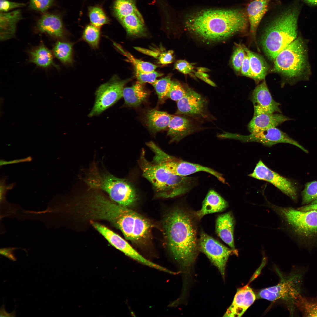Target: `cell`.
Wrapping results in <instances>:
<instances>
[{
  "label": "cell",
  "mask_w": 317,
  "mask_h": 317,
  "mask_svg": "<svg viewBox=\"0 0 317 317\" xmlns=\"http://www.w3.org/2000/svg\"><path fill=\"white\" fill-rule=\"evenodd\" d=\"M174 68L183 74H187L193 71L194 67L192 64L186 60H180L175 63Z\"/></svg>",
  "instance_id": "cell-43"
},
{
  "label": "cell",
  "mask_w": 317,
  "mask_h": 317,
  "mask_svg": "<svg viewBox=\"0 0 317 317\" xmlns=\"http://www.w3.org/2000/svg\"><path fill=\"white\" fill-rule=\"evenodd\" d=\"M242 45L249 59L252 79L256 82L264 80L268 69L266 61L261 57L251 51L245 45Z\"/></svg>",
  "instance_id": "cell-30"
},
{
  "label": "cell",
  "mask_w": 317,
  "mask_h": 317,
  "mask_svg": "<svg viewBox=\"0 0 317 317\" xmlns=\"http://www.w3.org/2000/svg\"><path fill=\"white\" fill-rule=\"evenodd\" d=\"M249 176L269 182L292 199H296V190L292 182L271 170L261 160L256 164L253 172Z\"/></svg>",
  "instance_id": "cell-17"
},
{
  "label": "cell",
  "mask_w": 317,
  "mask_h": 317,
  "mask_svg": "<svg viewBox=\"0 0 317 317\" xmlns=\"http://www.w3.org/2000/svg\"><path fill=\"white\" fill-rule=\"evenodd\" d=\"M4 181H1L0 186V203H3L5 202V195L7 190L11 189L13 186L12 184L6 185Z\"/></svg>",
  "instance_id": "cell-47"
},
{
  "label": "cell",
  "mask_w": 317,
  "mask_h": 317,
  "mask_svg": "<svg viewBox=\"0 0 317 317\" xmlns=\"http://www.w3.org/2000/svg\"><path fill=\"white\" fill-rule=\"evenodd\" d=\"M173 53L172 50L163 52L158 60L159 63L163 65L172 63L174 59Z\"/></svg>",
  "instance_id": "cell-44"
},
{
  "label": "cell",
  "mask_w": 317,
  "mask_h": 317,
  "mask_svg": "<svg viewBox=\"0 0 317 317\" xmlns=\"http://www.w3.org/2000/svg\"><path fill=\"white\" fill-rule=\"evenodd\" d=\"M299 210L303 211H307L312 210H317V202L314 203L313 204L308 205L305 206L301 207Z\"/></svg>",
  "instance_id": "cell-50"
},
{
  "label": "cell",
  "mask_w": 317,
  "mask_h": 317,
  "mask_svg": "<svg viewBox=\"0 0 317 317\" xmlns=\"http://www.w3.org/2000/svg\"><path fill=\"white\" fill-rule=\"evenodd\" d=\"M186 90L187 88H184L180 83L172 81L166 97L177 101L184 97L186 93Z\"/></svg>",
  "instance_id": "cell-39"
},
{
  "label": "cell",
  "mask_w": 317,
  "mask_h": 317,
  "mask_svg": "<svg viewBox=\"0 0 317 317\" xmlns=\"http://www.w3.org/2000/svg\"><path fill=\"white\" fill-rule=\"evenodd\" d=\"M93 225L116 248L133 259L147 266L162 271L165 268L146 259L139 253L126 240L105 226L94 222Z\"/></svg>",
  "instance_id": "cell-16"
},
{
  "label": "cell",
  "mask_w": 317,
  "mask_h": 317,
  "mask_svg": "<svg viewBox=\"0 0 317 317\" xmlns=\"http://www.w3.org/2000/svg\"><path fill=\"white\" fill-rule=\"evenodd\" d=\"M236 45V47L232 57L231 62L234 70L239 72L241 70L242 63L246 54L242 45Z\"/></svg>",
  "instance_id": "cell-38"
},
{
  "label": "cell",
  "mask_w": 317,
  "mask_h": 317,
  "mask_svg": "<svg viewBox=\"0 0 317 317\" xmlns=\"http://www.w3.org/2000/svg\"><path fill=\"white\" fill-rule=\"evenodd\" d=\"M29 7L35 11L44 13L52 5L54 0H29Z\"/></svg>",
  "instance_id": "cell-41"
},
{
  "label": "cell",
  "mask_w": 317,
  "mask_h": 317,
  "mask_svg": "<svg viewBox=\"0 0 317 317\" xmlns=\"http://www.w3.org/2000/svg\"><path fill=\"white\" fill-rule=\"evenodd\" d=\"M247 16L237 9H207L189 16L185 24L187 29L202 41H223L244 30Z\"/></svg>",
  "instance_id": "cell-2"
},
{
  "label": "cell",
  "mask_w": 317,
  "mask_h": 317,
  "mask_svg": "<svg viewBox=\"0 0 317 317\" xmlns=\"http://www.w3.org/2000/svg\"><path fill=\"white\" fill-rule=\"evenodd\" d=\"M171 77L168 75L164 78L156 80L152 85L154 88L159 100L162 101L166 97L171 82Z\"/></svg>",
  "instance_id": "cell-35"
},
{
  "label": "cell",
  "mask_w": 317,
  "mask_h": 317,
  "mask_svg": "<svg viewBox=\"0 0 317 317\" xmlns=\"http://www.w3.org/2000/svg\"><path fill=\"white\" fill-rule=\"evenodd\" d=\"M148 95L143 84L138 81L131 87H124L123 91L124 104L129 107L139 106L145 100Z\"/></svg>",
  "instance_id": "cell-29"
},
{
  "label": "cell",
  "mask_w": 317,
  "mask_h": 317,
  "mask_svg": "<svg viewBox=\"0 0 317 317\" xmlns=\"http://www.w3.org/2000/svg\"><path fill=\"white\" fill-rule=\"evenodd\" d=\"M163 74L155 70L141 72L136 70V76L138 81L142 84L149 83L152 84L156 80L158 77L163 76Z\"/></svg>",
  "instance_id": "cell-40"
},
{
  "label": "cell",
  "mask_w": 317,
  "mask_h": 317,
  "mask_svg": "<svg viewBox=\"0 0 317 317\" xmlns=\"http://www.w3.org/2000/svg\"><path fill=\"white\" fill-rule=\"evenodd\" d=\"M173 116L155 109H149L146 114V124L150 131L156 133L168 128Z\"/></svg>",
  "instance_id": "cell-28"
},
{
  "label": "cell",
  "mask_w": 317,
  "mask_h": 317,
  "mask_svg": "<svg viewBox=\"0 0 317 317\" xmlns=\"http://www.w3.org/2000/svg\"><path fill=\"white\" fill-rule=\"evenodd\" d=\"M251 99L254 107V116L281 112L280 104L273 98L265 80L254 90Z\"/></svg>",
  "instance_id": "cell-18"
},
{
  "label": "cell",
  "mask_w": 317,
  "mask_h": 317,
  "mask_svg": "<svg viewBox=\"0 0 317 317\" xmlns=\"http://www.w3.org/2000/svg\"><path fill=\"white\" fill-rule=\"evenodd\" d=\"M18 248L12 247H7L1 248L0 250V254L6 257L11 261H15L16 260V259L14 255V252L15 250Z\"/></svg>",
  "instance_id": "cell-46"
},
{
  "label": "cell",
  "mask_w": 317,
  "mask_h": 317,
  "mask_svg": "<svg viewBox=\"0 0 317 317\" xmlns=\"http://www.w3.org/2000/svg\"><path fill=\"white\" fill-rule=\"evenodd\" d=\"M177 115L194 119H208L206 100L193 90L187 88L185 95L177 101Z\"/></svg>",
  "instance_id": "cell-15"
},
{
  "label": "cell",
  "mask_w": 317,
  "mask_h": 317,
  "mask_svg": "<svg viewBox=\"0 0 317 317\" xmlns=\"http://www.w3.org/2000/svg\"><path fill=\"white\" fill-rule=\"evenodd\" d=\"M143 176L151 184L155 197L170 198L183 195L197 185L195 177L172 174L146 158L144 149L138 160Z\"/></svg>",
  "instance_id": "cell-4"
},
{
  "label": "cell",
  "mask_w": 317,
  "mask_h": 317,
  "mask_svg": "<svg viewBox=\"0 0 317 317\" xmlns=\"http://www.w3.org/2000/svg\"><path fill=\"white\" fill-rule=\"evenodd\" d=\"M195 75L198 78H199L200 79L206 82L208 84L213 87H216V86L215 83L212 80H210V79H209L208 77H203L200 76L195 73Z\"/></svg>",
  "instance_id": "cell-51"
},
{
  "label": "cell",
  "mask_w": 317,
  "mask_h": 317,
  "mask_svg": "<svg viewBox=\"0 0 317 317\" xmlns=\"http://www.w3.org/2000/svg\"><path fill=\"white\" fill-rule=\"evenodd\" d=\"M31 159V158L30 157L10 161H6L3 159H1L0 161V165L1 166L7 165L17 163L24 162L29 161H30Z\"/></svg>",
  "instance_id": "cell-48"
},
{
  "label": "cell",
  "mask_w": 317,
  "mask_h": 317,
  "mask_svg": "<svg viewBox=\"0 0 317 317\" xmlns=\"http://www.w3.org/2000/svg\"><path fill=\"white\" fill-rule=\"evenodd\" d=\"M131 80H122L115 75L107 82L100 85L95 91L94 104L88 117L99 115L113 105L123 97L124 87Z\"/></svg>",
  "instance_id": "cell-11"
},
{
  "label": "cell",
  "mask_w": 317,
  "mask_h": 317,
  "mask_svg": "<svg viewBox=\"0 0 317 317\" xmlns=\"http://www.w3.org/2000/svg\"><path fill=\"white\" fill-rule=\"evenodd\" d=\"M36 29L38 32L46 34L58 40H65L67 36L61 18L53 14L43 15L37 21Z\"/></svg>",
  "instance_id": "cell-20"
},
{
  "label": "cell",
  "mask_w": 317,
  "mask_h": 317,
  "mask_svg": "<svg viewBox=\"0 0 317 317\" xmlns=\"http://www.w3.org/2000/svg\"><path fill=\"white\" fill-rule=\"evenodd\" d=\"M229 137V139L239 140L244 142H257L268 146L279 143H288L294 145L306 153L308 152L307 150L297 141L276 127L251 133L246 136L230 133Z\"/></svg>",
  "instance_id": "cell-14"
},
{
  "label": "cell",
  "mask_w": 317,
  "mask_h": 317,
  "mask_svg": "<svg viewBox=\"0 0 317 317\" xmlns=\"http://www.w3.org/2000/svg\"><path fill=\"white\" fill-rule=\"evenodd\" d=\"M26 4L23 3L11 1L7 0H0V12H5L14 9L23 7Z\"/></svg>",
  "instance_id": "cell-42"
},
{
  "label": "cell",
  "mask_w": 317,
  "mask_h": 317,
  "mask_svg": "<svg viewBox=\"0 0 317 317\" xmlns=\"http://www.w3.org/2000/svg\"><path fill=\"white\" fill-rule=\"evenodd\" d=\"M306 271L305 267H294L288 274L281 276L277 284L261 290L257 294V298L271 301H281L286 305L291 314L293 315L297 310L296 301L302 295V286Z\"/></svg>",
  "instance_id": "cell-7"
},
{
  "label": "cell",
  "mask_w": 317,
  "mask_h": 317,
  "mask_svg": "<svg viewBox=\"0 0 317 317\" xmlns=\"http://www.w3.org/2000/svg\"><path fill=\"white\" fill-rule=\"evenodd\" d=\"M298 11H286L276 18L265 29L262 38L263 50L271 60L296 38Z\"/></svg>",
  "instance_id": "cell-5"
},
{
  "label": "cell",
  "mask_w": 317,
  "mask_h": 317,
  "mask_svg": "<svg viewBox=\"0 0 317 317\" xmlns=\"http://www.w3.org/2000/svg\"><path fill=\"white\" fill-rule=\"evenodd\" d=\"M256 298L254 293L248 285L238 289L232 304L223 316H241L254 302Z\"/></svg>",
  "instance_id": "cell-19"
},
{
  "label": "cell",
  "mask_w": 317,
  "mask_h": 317,
  "mask_svg": "<svg viewBox=\"0 0 317 317\" xmlns=\"http://www.w3.org/2000/svg\"><path fill=\"white\" fill-rule=\"evenodd\" d=\"M228 206L227 202L217 192L211 190L208 191L203 200L201 209L193 213L199 220L206 215L222 212Z\"/></svg>",
  "instance_id": "cell-24"
},
{
  "label": "cell",
  "mask_w": 317,
  "mask_h": 317,
  "mask_svg": "<svg viewBox=\"0 0 317 317\" xmlns=\"http://www.w3.org/2000/svg\"><path fill=\"white\" fill-rule=\"evenodd\" d=\"M29 61L37 66L44 68L54 67L58 69L59 66L53 60V55L42 41L37 46L33 47L28 51Z\"/></svg>",
  "instance_id": "cell-26"
},
{
  "label": "cell",
  "mask_w": 317,
  "mask_h": 317,
  "mask_svg": "<svg viewBox=\"0 0 317 317\" xmlns=\"http://www.w3.org/2000/svg\"><path fill=\"white\" fill-rule=\"evenodd\" d=\"M270 0H252L247 8L250 32L255 37L257 27L266 11Z\"/></svg>",
  "instance_id": "cell-27"
},
{
  "label": "cell",
  "mask_w": 317,
  "mask_h": 317,
  "mask_svg": "<svg viewBox=\"0 0 317 317\" xmlns=\"http://www.w3.org/2000/svg\"><path fill=\"white\" fill-rule=\"evenodd\" d=\"M291 119L280 113L262 114L253 116L248 124L251 133L275 127Z\"/></svg>",
  "instance_id": "cell-23"
},
{
  "label": "cell",
  "mask_w": 317,
  "mask_h": 317,
  "mask_svg": "<svg viewBox=\"0 0 317 317\" xmlns=\"http://www.w3.org/2000/svg\"><path fill=\"white\" fill-rule=\"evenodd\" d=\"M198 246L199 250L207 256L224 277L227 262L230 255H236L234 251L203 231L198 238Z\"/></svg>",
  "instance_id": "cell-13"
},
{
  "label": "cell",
  "mask_w": 317,
  "mask_h": 317,
  "mask_svg": "<svg viewBox=\"0 0 317 317\" xmlns=\"http://www.w3.org/2000/svg\"><path fill=\"white\" fill-rule=\"evenodd\" d=\"M296 306L303 317H317V294L313 297L301 295L296 301Z\"/></svg>",
  "instance_id": "cell-32"
},
{
  "label": "cell",
  "mask_w": 317,
  "mask_h": 317,
  "mask_svg": "<svg viewBox=\"0 0 317 317\" xmlns=\"http://www.w3.org/2000/svg\"><path fill=\"white\" fill-rule=\"evenodd\" d=\"M306 2L311 4L317 5V0H304Z\"/></svg>",
  "instance_id": "cell-54"
},
{
  "label": "cell",
  "mask_w": 317,
  "mask_h": 317,
  "mask_svg": "<svg viewBox=\"0 0 317 317\" xmlns=\"http://www.w3.org/2000/svg\"><path fill=\"white\" fill-rule=\"evenodd\" d=\"M305 44L298 38L282 50L274 60L275 71L296 82L306 79L309 71Z\"/></svg>",
  "instance_id": "cell-6"
},
{
  "label": "cell",
  "mask_w": 317,
  "mask_h": 317,
  "mask_svg": "<svg viewBox=\"0 0 317 317\" xmlns=\"http://www.w3.org/2000/svg\"><path fill=\"white\" fill-rule=\"evenodd\" d=\"M97 176L94 179L89 181L90 185L105 191L116 203L128 208L137 201L138 196L136 188L127 180L106 173Z\"/></svg>",
  "instance_id": "cell-8"
},
{
  "label": "cell",
  "mask_w": 317,
  "mask_h": 317,
  "mask_svg": "<svg viewBox=\"0 0 317 317\" xmlns=\"http://www.w3.org/2000/svg\"><path fill=\"white\" fill-rule=\"evenodd\" d=\"M114 44L122 54L126 57L134 66L136 70L141 72H148L155 70L157 66L151 63L136 59L131 53L124 50L122 47L115 43Z\"/></svg>",
  "instance_id": "cell-33"
},
{
  "label": "cell",
  "mask_w": 317,
  "mask_h": 317,
  "mask_svg": "<svg viewBox=\"0 0 317 317\" xmlns=\"http://www.w3.org/2000/svg\"><path fill=\"white\" fill-rule=\"evenodd\" d=\"M146 144L154 153L152 161L172 174L186 176L196 172L203 171L211 174L221 182L225 183V180L222 174L210 168L184 161L170 155L152 141Z\"/></svg>",
  "instance_id": "cell-10"
},
{
  "label": "cell",
  "mask_w": 317,
  "mask_h": 317,
  "mask_svg": "<svg viewBox=\"0 0 317 317\" xmlns=\"http://www.w3.org/2000/svg\"><path fill=\"white\" fill-rule=\"evenodd\" d=\"M90 212L93 216L107 220L120 230L125 238L135 242L149 236L152 225L146 218L127 207L96 195L91 200Z\"/></svg>",
  "instance_id": "cell-3"
},
{
  "label": "cell",
  "mask_w": 317,
  "mask_h": 317,
  "mask_svg": "<svg viewBox=\"0 0 317 317\" xmlns=\"http://www.w3.org/2000/svg\"><path fill=\"white\" fill-rule=\"evenodd\" d=\"M241 71L244 76L252 78V74L249 59L246 54L242 65Z\"/></svg>",
  "instance_id": "cell-45"
},
{
  "label": "cell",
  "mask_w": 317,
  "mask_h": 317,
  "mask_svg": "<svg viewBox=\"0 0 317 317\" xmlns=\"http://www.w3.org/2000/svg\"><path fill=\"white\" fill-rule=\"evenodd\" d=\"M16 311L15 310L12 312L9 313L6 311L4 305H3L0 308V317H15L16 316Z\"/></svg>",
  "instance_id": "cell-49"
},
{
  "label": "cell",
  "mask_w": 317,
  "mask_h": 317,
  "mask_svg": "<svg viewBox=\"0 0 317 317\" xmlns=\"http://www.w3.org/2000/svg\"><path fill=\"white\" fill-rule=\"evenodd\" d=\"M302 203L307 204L317 199V181L307 183L302 194Z\"/></svg>",
  "instance_id": "cell-37"
},
{
  "label": "cell",
  "mask_w": 317,
  "mask_h": 317,
  "mask_svg": "<svg viewBox=\"0 0 317 317\" xmlns=\"http://www.w3.org/2000/svg\"></svg>",
  "instance_id": "cell-56"
},
{
  "label": "cell",
  "mask_w": 317,
  "mask_h": 317,
  "mask_svg": "<svg viewBox=\"0 0 317 317\" xmlns=\"http://www.w3.org/2000/svg\"><path fill=\"white\" fill-rule=\"evenodd\" d=\"M113 9L115 16L129 35L136 36L144 35L146 32L144 22L134 0H116Z\"/></svg>",
  "instance_id": "cell-12"
},
{
  "label": "cell",
  "mask_w": 317,
  "mask_h": 317,
  "mask_svg": "<svg viewBox=\"0 0 317 317\" xmlns=\"http://www.w3.org/2000/svg\"><path fill=\"white\" fill-rule=\"evenodd\" d=\"M22 18L21 11L17 9L11 12H0V38L2 41L14 38L18 23Z\"/></svg>",
  "instance_id": "cell-25"
},
{
  "label": "cell",
  "mask_w": 317,
  "mask_h": 317,
  "mask_svg": "<svg viewBox=\"0 0 317 317\" xmlns=\"http://www.w3.org/2000/svg\"><path fill=\"white\" fill-rule=\"evenodd\" d=\"M195 73L203 77H208L209 75L205 73L204 72H200L199 71H197L195 72Z\"/></svg>",
  "instance_id": "cell-53"
},
{
  "label": "cell",
  "mask_w": 317,
  "mask_h": 317,
  "mask_svg": "<svg viewBox=\"0 0 317 317\" xmlns=\"http://www.w3.org/2000/svg\"><path fill=\"white\" fill-rule=\"evenodd\" d=\"M100 35L99 28L92 25H89L85 28L81 39L87 43L92 48L96 49L99 47Z\"/></svg>",
  "instance_id": "cell-34"
},
{
  "label": "cell",
  "mask_w": 317,
  "mask_h": 317,
  "mask_svg": "<svg viewBox=\"0 0 317 317\" xmlns=\"http://www.w3.org/2000/svg\"><path fill=\"white\" fill-rule=\"evenodd\" d=\"M316 200H317V199Z\"/></svg>",
  "instance_id": "cell-55"
},
{
  "label": "cell",
  "mask_w": 317,
  "mask_h": 317,
  "mask_svg": "<svg viewBox=\"0 0 317 317\" xmlns=\"http://www.w3.org/2000/svg\"><path fill=\"white\" fill-rule=\"evenodd\" d=\"M196 69L198 71L202 72H208L210 71L209 69L203 67H198Z\"/></svg>",
  "instance_id": "cell-52"
},
{
  "label": "cell",
  "mask_w": 317,
  "mask_h": 317,
  "mask_svg": "<svg viewBox=\"0 0 317 317\" xmlns=\"http://www.w3.org/2000/svg\"><path fill=\"white\" fill-rule=\"evenodd\" d=\"M89 16L92 25L98 28L109 22L104 12L99 7H91L89 9Z\"/></svg>",
  "instance_id": "cell-36"
},
{
  "label": "cell",
  "mask_w": 317,
  "mask_h": 317,
  "mask_svg": "<svg viewBox=\"0 0 317 317\" xmlns=\"http://www.w3.org/2000/svg\"><path fill=\"white\" fill-rule=\"evenodd\" d=\"M197 220L193 212L177 207L167 214L163 221L167 247L174 258L184 267L192 265L199 251Z\"/></svg>",
  "instance_id": "cell-1"
},
{
  "label": "cell",
  "mask_w": 317,
  "mask_h": 317,
  "mask_svg": "<svg viewBox=\"0 0 317 317\" xmlns=\"http://www.w3.org/2000/svg\"><path fill=\"white\" fill-rule=\"evenodd\" d=\"M267 204L296 234L308 238L317 236V210L303 211Z\"/></svg>",
  "instance_id": "cell-9"
},
{
  "label": "cell",
  "mask_w": 317,
  "mask_h": 317,
  "mask_svg": "<svg viewBox=\"0 0 317 317\" xmlns=\"http://www.w3.org/2000/svg\"><path fill=\"white\" fill-rule=\"evenodd\" d=\"M168 128L167 135L170 137L171 143L179 141L196 129L191 120L180 115L173 116Z\"/></svg>",
  "instance_id": "cell-22"
},
{
  "label": "cell",
  "mask_w": 317,
  "mask_h": 317,
  "mask_svg": "<svg viewBox=\"0 0 317 317\" xmlns=\"http://www.w3.org/2000/svg\"><path fill=\"white\" fill-rule=\"evenodd\" d=\"M235 224L232 213L228 212L220 215L215 222V232L217 236L233 250L236 255L238 251L235 245L234 233Z\"/></svg>",
  "instance_id": "cell-21"
},
{
  "label": "cell",
  "mask_w": 317,
  "mask_h": 317,
  "mask_svg": "<svg viewBox=\"0 0 317 317\" xmlns=\"http://www.w3.org/2000/svg\"><path fill=\"white\" fill-rule=\"evenodd\" d=\"M73 45L72 42L65 40H58L53 46L52 52L63 64L71 65L73 61Z\"/></svg>",
  "instance_id": "cell-31"
}]
</instances>
